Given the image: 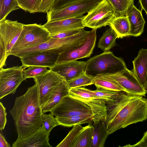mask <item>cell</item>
Instances as JSON below:
<instances>
[{
	"mask_svg": "<svg viewBox=\"0 0 147 147\" xmlns=\"http://www.w3.org/2000/svg\"><path fill=\"white\" fill-rule=\"evenodd\" d=\"M119 92L117 99L106 104L105 125L109 135L128 125L147 119V99Z\"/></svg>",
	"mask_w": 147,
	"mask_h": 147,
	"instance_id": "1",
	"label": "cell"
},
{
	"mask_svg": "<svg viewBox=\"0 0 147 147\" xmlns=\"http://www.w3.org/2000/svg\"><path fill=\"white\" fill-rule=\"evenodd\" d=\"M29 87L24 94L17 97L9 111L14 121L18 137L29 136L42 126V111L37 82Z\"/></svg>",
	"mask_w": 147,
	"mask_h": 147,
	"instance_id": "2",
	"label": "cell"
},
{
	"mask_svg": "<svg viewBox=\"0 0 147 147\" xmlns=\"http://www.w3.org/2000/svg\"><path fill=\"white\" fill-rule=\"evenodd\" d=\"M89 31L82 29L78 33L63 38H57L51 36L49 39L39 45L32 48L11 52L9 55L19 58L37 53L46 52L59 54L80 45L87 39Z\"/></svg>",
	"mask_w": 147,
	"mask_h": 147,
	"instance_id": "3",
	"label": "cell"
},
{
	"mask_svg": "<svg viewBox=\"0 0 147 147\" xmlns=\"http://www.w3.org/2000/svg\"><path fill=\"white\" fill-rule=\"evenodd\" d=\"M85 73L94 77L98 74H113L127 68L121 57L115 56L110 51L91 57L86 61Z\"/></svg>",
	"mask_w": 147,
	"mask_h": 147,
	"instance_id": "4",
	"label": "cell"
},
{
	"mask_svg": "<svg viewBox=\"0 0 147 147\" xmlns=\"http://www.w3.org/2000/svg\"><path fill=\"white\" fill-rule=\"evenodd\" d=\"M50 37V33L43 25L36 24H24L22 30L11 52L38 46Z\"/></svg>",
	"mask_w": 147,
	"mask_h": 147,
	"instance_id": "5",
	"label": "cell"
},
{
	"mask_svg": "<svg viewBox=\"0 0 147 147\" xmlns=\"http://www.w3.org/2000/svg\"><path fill=\"white\" fill-rule=\"evenodd\" d=\"M69 95L88 105L93 115V121L96 123L100 121H106L107 114L106 101L90 92L89 89L78 87L69 89Z\"/></svg>",
	"mask_w": 147,
	"mask_h": 147,
	"instance_id": "6",
	"label": "cell"
},
{
	"mask_svg": "<svg viewBox=\"0 0 147 147\" xmlns=\"http://www.w3.org/2000/svg\"><path fill=\"white\" fill-rule=\"evenodd\" d=\"M102 0H82L58 9L47 13V22L79 18L88 13Z\"/></svg>",
	"mask_w": 147,
	"mask_h": 147,
	"instance_id": "7",
	"label": "cell"
},
{
	"mask_svg": "<svg viewBox=\"0 0 147 147\" xmlns=\"http://www.w3.org/2000/svg\"><path fill=\"white\" fill-rule=\"evenodd\" d=\"M116 17L115 12L106 0H102L84 16L82 23L85 27L97 29L109 25Z\"/></svg>",
	"mask_w": 147,
	"mask_h": 147,
	"instance_id": "8",
	"label": "cell"
},
{
	"mask_svg": "<svg viewBox=\"0 0 147 147\" xmlns=\"http://www.w3.org/2000/svg\"><path fill=\"white\" fill-rule=\"evenodd\" d=\"M50 112L55 117L85 115H93L88 105L69 94L64 97Z\"/></svg>",
	"mask_w": 147,
	"mask_h": 147,
	"instance_id": "9",
	"label": "cell"
},
{
	"mask_svg": "<svg viewBox=\"0 0 147 147\" xmlns=\"http://www.w3.org/2000/svg\"><path fill=\"white\" fill-rule=\"evenodd\" d=\"M22 66L0 69V99L15 93L16 89L24 80Z\"/></svg>",
	"mask_w": 147,
	"mask_h": 147,
	"instance_id": "10",
	"label": "cell"
},
{
	"mask_svg": "<svg viewBox=\"0 0 147 147\" xmlns=\"http://www.w3.org/2000/svg\"><path fill=\"white\" fill-rule=\"evenodd\" d=\"M96 30L92 29L89 31L87 39L80 45L59 54L56 63L90 57L95 46Z\"/></svg>",
	"mask_w": 147,
	"mask_h": 147,
	"instance_id": "11",
	"label": "cell"
},
{
	"mask_svg": "<svg viewBox=\"0 0 147 147\" xmlns=\"http://www.w3.org/2000/svg\"><path fill=\"white\" fill-rule=\"evenodd\" d=\"M113 78L126 91V93L132 96H145L146 93L144 87L131 71L126 68L113 74H106Z\"/></svg>",
	"mask_w": 147,
	"mask_h": 147,
	"instance_id": "12",
	"label": "cell"
},
{
	"mask_svg": "<svg viewBox=\"0 0 147 147\" xmlns=\"http://www.w3.org/2000/svg\"><path fill=\"white\" fill-rule=\"evenodd\" d=\"M23 24L17 21L8 20L0 22V39L3 43L8 56L22 30Z\"/></svg>",
	"mask_w": 147,
	"mask_h": 147,
	"instance_id": "13",
	"label": "cell"
},
{
	"mask_svg": "<svg viewBox=\"0 0 147 147\" xmlns=\"http://www.w3.org/2000/svg\"><path fill=\"white\" fill-rule=\"evenodd\" d=\"M33 78L34 81H36L38 84L42 109L47 102L50 94L54 87L65 79L63 77L50 70L45 74Z\"/></svg>",
	"mask_w": 147,
	"mask_h": 147,
	"instance_id": "14",
	"label": "cell"
},
{
	"mask_svg": "<svg viewBox=\"0 0 147 147\" xmlns=\"http://www.w3.org/2000/svg\"><path fill=\"white\" fill-rule=\"evenodd\" d=\"M59 54L46 52L30 54L20 58L24 69L30 66L46 67L49 69L56 63Z\"/></svg>",
	"mask_w": 147,
	"mask_h": 147,
	"instance_id": "15",
	"label": "cell"
},
{
	"mask_svg": "<svg viewBox=\"0 0 147 147\" xmlns=\"http://www.w3.org/2000/svg\"><path fill=\"white\" fill-rule=\"evenodd\" d=\"M86 61H71L56 63L49 69L63 77L67 82L85 73Z\"/></svg>",
	"mask_w": 147,
	"mask_h": 147,
	"instance_id": "16",
	"label": "cell"
},
{
	"mask_svg": "<svg viewBox=\"0 0 147 147\" xmlns=\"http://www.w3.org/2000/svg\"><path fill=\"white\" fill-rule=\"evenodd\" d=\"M50 133L42 126L30 135L21 138L18 137L12 147H52L49 141Z\"/></svg>",
	"mask_w": 147,
	"mask_h": 147,
	"instance_id": "17",
	"label": "cell"
},
{
	"mask_svg": "<svg viewBox=\"0 0 147 147\" xmlns=\"http://www.w3.org/2000/svg\"><path fill=\"white\" fill-rule=\"evenodd\" d=\"M84 16L59 20L47 22L43 25L49 32L51 36L61 32L74 29H82L85 28L83 23Z\"/></svg>",
	"mask_w": 147,
	"mask_h": 147,
	"instance_id": "18",
	"label": "cell"
},
{
	"mask_svg": "<svg viewBox=\"0 0 147 147\" xmlns=\"http://www.w3.org/2000/svg\"><path fill=\"white\" fill-rule=\"evenodd\" d=\"M130 26L129 36H138L143 32L145 21L142 12L133 4L127 14Z\"/></svg>",
	"mask_w": 147,
	"mask_h": 147,
	"instance_id": "19",
	"label": "cell"
},
{
	"mask_svg": "<svg viewBox=\"0 0 147 147\" xmlns=\"http://www.w3.org/2000/svg\"><path fill=\"white\" fill-rule=\"evenodd\" d=\"M69 90L65 79L59 83L51 92L47 102L42 108V113L50 112L64 97L69 94Z\"/></svg>",
	"mask_w": 147,
	"mask_h": 147,
	"instance_id": "20",
	"label": "cell"
},
{
	"mask_svg": "<svg viewBox=\"0 0 147 147\" xmlns=\"http://www.w3.org/2000/svg\"><path fill=\"white\" fill-rule=\"evenodd\" d=\"M131 71L144 87L147 81V49H142L133 61Z\"/></svg>",
	"mask_w": 147,
	"mask_h": 147,
	"instance_id": "21",
	"label": "cell"
},
{
	"mask_svg": "<svg viewBox=\"0 0 147 147\" xmlns=\"http://www.w3.org/2000/svg\"><path fill=\"white\" fill-rule=\"evenodd\" d=\"M93 83L97 89L117 92L123 91L126 93L124 88L114 79L107 75H97L94 78Z\"/></svg>",
	"mask_w": 147,
	"mask_h": 147,
	"instance_id": "22",
	"label": "cell"
},
{
	"mask_svg": "<svg viewBox=\"0 0 147 147\" xmlns=\"http://www.w3.org/2000/svg\"><path fill=\"white\" fill-rule=\"evenodd\" d=\"M93 127L91 147H104L109 135L107 132L105 121H100L92 124Z\"/></svg>",
	"mask_w": 147,
	"mask_h": 147,
	"instance_id": "23",
	"label": "cell"
},
{
	"mask_svg": "<svg viewBox=\"0 0 147 147\" xmlns=\"http://www.w3.org/2000/svg\"><path fill=\"white\" fill-rule=\"evenodd\" d=\"M55 118L59 125L67 127L86 123H92L93 122V115H75Z\"/></svg>",
	"mask_w": 147,
	"mask_h": 147,
	"instance_id": "24",
	"label": "cell"
},
{
	"mask_svg": "<svg viewBox=\"0 0 147 147\" xmlns=\"http://www.w3.org/2000/svg\"><path fill=\"white\" fill-rule=\"evenodd\" d=\"M109 25L116 32L118 38L129 36V24L126 16L115 17Z\"/></svg>",
	"mask_w": 147,
	"mask_h": 147,
	"instance_id": "25",
	"label": "cell"
},
{
	"mask_svg": "<svg viewBox=\"0 0 147 147\" xmlns=\"http://www.w3.org/2000/svg\"><path fill=\"white\" fill-rule=\"evenodd\" d=\"M93 127L92 123L84 127L72 144L71 147H91Z\"/></svg>",
	"mask_w": 147,
	"mask_h": 147,
	"instance_id": "26",
	"label": "cell"
},
{
	"mask_svg": "<svg viewBox=\"0 0 147 147\" xmlns=\"http://www.w3.org/2000/svg\"><path fill=\"white\" fill-rule=\"evenodd\" d=\"M117 35L114 30L110 27L107 29L100 38L98 45V48L103 51H109L116 45V40Z\"/></svg>",
	"mask_w": 147,
	"mask_h": 147,
	"instance_id": "27",
	"label": "cell"
},
{
	"mask_svg": "<svg viewBox=\"0 0 147 147\" xmlns=\"http://www.w3.org/2000/svg\"><path fill=\"white\" fill-rule=\"evenodd\" d=\"M115 12L116 17L126 16L134 0H106Z\"/></svg>",
	"mask_w": 147,
	"mask_h": 147,
	"instance_id": "28",
	"label": "cell"
},
{
	"mask_svg": "<svg viewBox=\"0 0 147 147\" xmlns=\"http://www.w3.org/2000/svg\"><path fill=\"white\" fill-rule=\"evenodd\" d=\"M20 8L17 0H0V22L5 20L11 12Z\"/></svg>",
	"mask_w": 147,
	"mask_h": 147,
	"instance_id": "29",
	"label": "cell"
},
{
	"mask_svg": "<svg viewBox=\"0 0 147 147\" xmlns=\"http://www.w3.org/2000/svg\"><path fill=\"white\" fill-rule=\"evenodd\" d=\"M94 78L85 73L67 82L69 89L93 84Z\"/></svg>",
	"mask_w": 147,
	"mask_h": 147,
	"instance_id": "30",
	"label": "cell"
},
{
	"mask_svg": "<svg viewBox=\"0 0 147 147\" xmlns=\"http://www.w3.org/2000/svg\"><path fill=\"white\" fill-rule=\"evenodd\" d=\"M84 128L81 124L74 126L66 137L56 147H71L77 136Z\"/></svg>",
	"mask_w": 147,
	"mask_h": 147,
	"instance_id": "31",
	"label": "cell"
},
{
	"mask_svg": "<svg viewBox=\"0 0 147 147\" xmlns=\"http://www.w3.org/2000/svg\"><path fill=\"white\" fill-rule=\"evenodd\" d=\"M42 0H17L20 8L31 13L38 12Z\"/></svg>",
	"mask_w": 147,
	"mask_h": 147,
	"instance_id": "32",
	"label": "cell"
},
{
	"mask_svg": "<svg viewBox=\"0 0 147 147\" xmlns=\"http://www.w3.org/2000/svg\"><path fill=\"white\" fill-rule=\"evenodd\" d=\"M89 91L96 96L104 99L106 104L111 102L117 98L119 92L114 91L102 89H97L96 90Z\"/></svg>",
	"mask_w": 147,
	"mask_h": 147,
	"instance_id": "33",
	"label": "cell"
},
{
	"mask_svg": "<svg viewBox=\"0 0 147 147\" xmlns=\"http://www.w3.org/2000/svg\"><path fill=\"white\" fill-rule=\"evenodd\" d=\"M47 67L40 66H30L28 69L23 70V75L24 80L28 78H34L42 75L49 71Z\"/></svg>",
	"mask_w": 147,
	"mask_h": 147,
	"instance_id": "34",
	"label": "cell"
},
{
	"mask_svg": "<svg viewBox=\"0 0 147 147\" xmlns=\"http://www.w3.org/2000/svg\"><path fill=\"white\" fill-rule=\"evenodd\" d=\"M42 126L49 133L55 127L59 125L55 117L50 112L49 114L42 113Z\"/></svg>",
	"mask_w": 147,
	"mask_h": 147,
	"instance_id": "35",
	"label": "cell"
},
{
	"mask_svg": "<svg viewBox=\"0 0 147 147\" xmlns=\"http://www.w3.org/2000/svg\"><path fill=\"white\" fill-rule=\"evenodd\" d=\"M81 0H54L49 11L58 9Z\"/></svg>",
	"mask_w": 147,
	"mask_h": 147,
	"instance_id": "36",
	"label": "cell"
},
{
	"mask_svg": "<svg viewBox=\"0 0 147 147\" xmlns=\"http://www.w3.org/2000/svg\"><path fill=\"white\" fill-rule=\"evenodd\" d=\"M82 29H74L65 31L54 34L51 36L53 38H66L78 33L80 32Z\"/></svg>",
	"mask_w": 147,
	"mask_h": 147,
	"instance_id": "37",
	"label": "cell"
},
{
	"mask_svg": "<svg viewBox=\"0 0 147 147\" xmlns=\"http://www.w3.org/2000/svg\"><path fill=\"white\" fill-rule=\"evenodd\" d=\"M7 113L6 109L2 103L0 102V130L1 131L4 129L7 122Z\"/></svg>",
	"mask_w": 147,
	"mask_h": 147,
	"instance_id": "38",
	"label": "cell"
},
{
	"mask_svg": "<svg viewBox=\"0 0 147 147\" xmlns=\"http://www.w3.org/2000/svg\"><path fill=\"white\" fill-rule=\"evenodd\" d=\"M0 69L6 65V60L8 56L4 46L1 40L0 39Z\"/></svg>",
	"mask_w": 147,
	"mask_h": 147,
	"instance_id": "39",
	"label": "cell"
},
{
	"mask_svg": "<svg viewBox=\"0 0 147 147\" xmlns=\"http://www.w3.org/2000/svg\"><path fill=\"white\" fill-rule=\"evenodd\" d=\"M54 0H42L39 8V12L47 13L50 10Z\"/></svg>",
	"mask_w": 147,
	"mask_h": 147,
	"instance_id": "40",
	"label": "cell"
},
{
	"mask_svg": "<svg viewBox=\"0 0 147 147\" xmlns=\"http://www.w3.org/2000/svg\"><path fill=\"white\" fill-rule=\"evenodd\" d=\"M123 147H147V131L144 133L143 137L138 142L133 145L127 144Z\"/></svg>",
	"mask_w": 147,
	"mask_h": 147,
	"instance_id": "41",
	"label": "cell"
},
{
	"mask_svg": "<svg viewBox=\"0 0 147 147\" xmlns=\"http://www.w3.org/2000/svg\"><path fill=\"white\" fill-rule=\"evenodd\" d=\"M10 145L6 141L3 134L0 133V147H10Z\"/></svg>",
	"mask_w": 147,
	"mask_h": 147,
	"instance_id": "42",
	"label": "cell"
},
{
	"mask_svg": "<svg viewBox=\"0 0 147 147\" xmlns=\"http://www.w3.org/2000/svg\"><path fill=\"white\" fill-rule=\"evenodd\" d=\"M142 9L144 10L146 13L147 12V0H138Z\"/></svg>",
	"mask_w": 147,
	"mask_h": 147,
	"instance_id": "43",
	"label": "cell"
},
{
	"mask_svg": "<svg viewBox=\"0 0 147 147\" xmlns=\"http://www.w3.org/2000/svg\"><path fill=\"white\" fill-rule=\"evenodd\" d=\"M144 88L146 92L147 93V81L145 84Z\"/></svg>",
	"mask_w": 147,
	"mask_h": 147,
	"instance_id": "44",
	"label": "cell"
},
{
	"mask_svg": "<svg viewBox=\"0 0 147 147\" xmlns=\"http://www.w3.org/2000/svg\"><path fill=\"white\" fill-rule=\"evenodd\" d=\"M146 13V14H147V13Z\"/></svg>",
	"mask_w": 147,
	"mask_h": 147,
	"instance_id": "45",
	"label": "cell"
}]
</instances>
